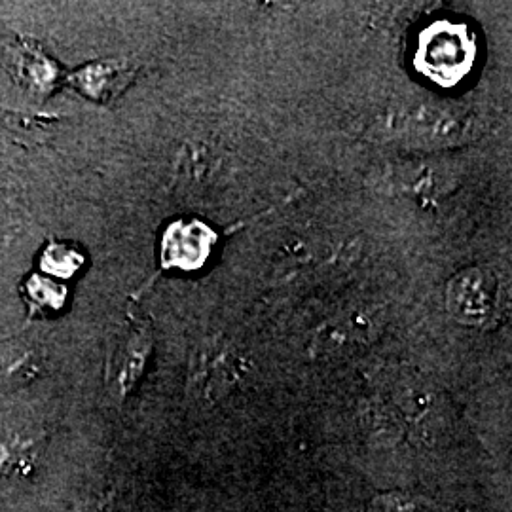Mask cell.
<instances>
[{
    "label": "cell",
    "mask_w": 512,
    "mask_h": 512,
    "mask_svg": "<svg viewBox=\"0 0 512 512\" xmlns=\"http://www.w3.org/2000/svg\"><path fill=\"white\" fill-rule=\"evenodd\" d=\"M446 308L463 325H488L499 308L497 275L486 268H469L459 272L448 285Z\"/></svg>",
    "instance_id": "cell-1"
},
{
    "label": "cell",
    "mask_w": 512,
    "mask_h": 512,
    "mask_svg": "<svg viewBox=\"0 0 512 512\" xmlns=\"http://www.w3.org/2000/svg\"><path fill=\"white\" fill-rule=\"evenodd\" d=\"M238 380L236 357L220 342L205 344L192 361L190 391L205 401H217Z\"/></svg>",
    "instance_id": "cell-2"
},
{
    "label": "cell",
    "mask_w": 512,
    "mask_h": 512,
    "mask_svg": "<svg viewBox=\"0 0 512 512\" xmlns=\"http://www.w3.org/2000/svg\"><path fill=\"white\" fill-rule=\"evenodd\" d=\"M410 133L416 135L420 141H429L435 145H444L456 141L465 131L463 122L459 120L458 112H448L439 107H429L420 110L410 118Z\"/></svg>",
    "instance_id": "cell-3"
},
{
    "label": "cell",
    "mask_w": 512,
    "mask_h": 512,
    "mask_svg": "<svg viewBox=\"0 0 512 512\" xmlns=\"http://www.w3.org/2000/svg\"><path fill=\"white\" fill-rule=\"evenodd\" d=\"M366 512H444V509L427 497L395 492L374 497Z\"/></svg>",
    "instance_id": "cell-4"
},
{
    "label": "cell",
    "mask_w": 512,
    "mask_h": 512,
    "mask_svg": "<svg viewBox=\"0 0 512 512\" xmlns=\"http://www.w3.org/2000/svg\"><path fill=\"white\" fill-rule=\"evenodd\" d=\"M29 353L14 344L0 346V382L14 378L23 365L27 363Z\"/></svg>",
    "instance_id": "cell-5"
}]
</instances>
